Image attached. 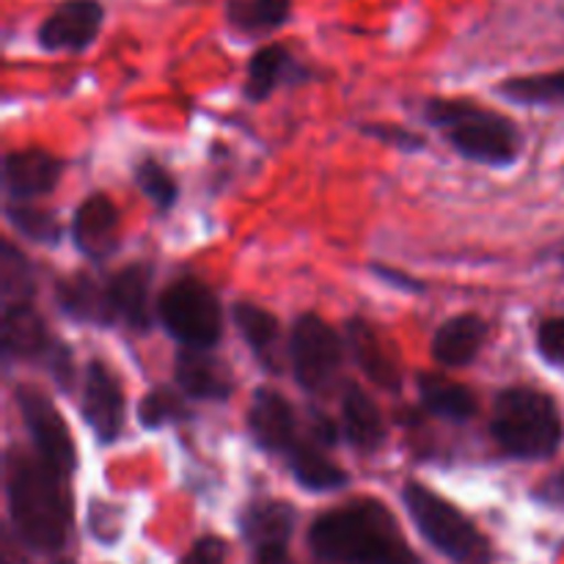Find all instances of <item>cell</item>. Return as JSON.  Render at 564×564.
I'll return each instance as SVG.
<instances>
[{
	"label": "cell",
	"instance_id": "6da1fadb",
	"mask_svg": "<svg viewBox=\"0 0 564 564\" xmlns=\"http://www.w3.org/2000/svg\"><path fill=\"white\" fill-rule=\"evenodd\" d=\"M6 499L14 532L39 554H55L69 538L72 507L64 477L39 455L11 449L6 457Z\"/></svg>",
	"mask_w": 564,
	"mask_h": 564
},
{
	"label": "cell",
	"instance_id": "7a4b0ae2",
	"mask_svg": "<svg viewBox=\"0 0 564 564\" xmlns=\"http://www.w3.org/2000/svg\"><path fill=\"white\" fill-rule=\"evenodd\" d=\"M308 545L325 564H416L394 516L372 499L319 516L308 532Z\"/></svg>",
	"mask_w": 564,
	"mask_h": 564
},
{
	"label": "cell",
	"instance_id": "3957f363",
	"mask_svg": "<svg viewBox=\"0 0 564 564\" xmlns=\"http://www.w3.org/2000/svg\"><path fill=\"white\" fill-rule=\"evenodd\" d=\"M422 116L438 127L446 141L466 160L490 169H507L521 158V132L516 121L496 110L479 108L471 99L433 97L424 102Z\"/></svg>",
	"mask_w": 564,
	"mask_h": 564
},
{
	"label": "cell",
	"instance_id": "277c9868",
	"mask_svg": "<svg viewBox=\"0 0 564 564\" xmlns=\"http://www.w3.org/2000/svg\"><path fill=\"white\" fill-rule=\"evenodd\" d=\"M490 433L507 455L518 460H545L562 444V413L549 394L512 386L496 397Z\"/></svg>",
	"mask_w": 564,
	"mask_h": 564
},
{
	"label": "cell",
	"instance_id": "5b68a950",
	"mask_svg": "<svg viewBox=\"0 0 564 564\" xmlns=\"http://www.w3.org/2000/svg\"><path fill=\"white\" fill-rule=\"evenodd\" d=\"M402 505H405L408 516L416 523L422 538L427 540L435 551L449 556L452 562L479 564L490 556L488 540L479 534V529L474 527L471 518L463 516L455 505L441 499L438 494H433V490L424 488V485L408 482L405 488H402Z\"/></svg>",
	"mask_w": 564,
	"mask_h": 564
},
{
	"label": "cell",
	"instance_id": "8992f818",
	"mask_svg": "<svg viewBox=\"0 0 564 564\" xmlns=\"http://www.w3.org/2000/svg\"><path fill=\"white\" fill-rule=\"evenodd\" d=\"M158 317L182 347L209 350L224 334L218 295L198 279H180L165 286L158 297Z\"/></svg>",
	"mask_w": 564,
	"mask_h": 564
},
{
	"label": "cell",
	"instance_id": "52a82bcc",
	"mask_svg": "<svg viewBox=\"0 0 564 564\" xmlns=\"http://www.w3.org/2000/svg\"><path fill=\"white\" fill-rule=\"evenodd\" d=\"M290 361L295 380L308 394L328 389L345 361V341L317 314H301L290 330Z\"/></svg>",
	"mask_w": 564,
	"mask_h": 564
},
{
	"label": "cell",
	"instance_id": "ba28073f",
	"mask_svg": "<svg viewBox=\"0 0 564 564\" xmlns=\"http://www.w3.org/2000/svg\"><path fill=\"white\" fill-rule=\"evenodd\" d=\"M17 405H20L22 422H25L36 455L55 474L69 479L72 471L77 468V446L55 402L36 386H20L17 389Z\"/></svg>",
	"mask_w": 564,
	"mask_h": 564
},
{
	"label": "cell",
	"instance_id": "9c48e42d",
	"mask_svg": "<svg viewBox=\"0 0 564 564\" xmlns=\"http://www.w3.org/2000/svg\"><path fill=\"white\" fill-rule=\"evenodd\" d=\"M105 9L99 0H64L39 25V47L47 53H83L99 36Z\"/></svg>",
	"mask_w": 564,
	"mask_h": 564
},
{
	"label": "cell",
	"instance_id": "30bf717a",
	"mask_svg": "<svg viewBox=\"0 0 564 564\" xmlns=\"http://www.w3.org/2000/svg\"><path fill=\"white\" fill-rule=\"evenodd\" d=\"M83 422L91 427L102 444H113L124 430V389L113 369L102 361H91L86 369V386H83Z\"/></svg>",
	"mask_w": 564,
	"mask_h": 564
},
{
	"label": "cell",
	"instance_id": "8fae6325",
	"mask_svg": "<svg viewBox=\"0 0 564 564\" xmlns=\"http://www.w3.org/2000/svg\"><path fill=\"white\" fill-rule=\"evenodd\" d=\"M119 209L102 193L88 196L80 207L75 209L69 235L77 251L91 262H102L119 248Z\"/></svg>",
	"mask_w": 564,
	"mask_h": 564
},
{
	"label": "cell",
	"instance_id": "7c38bea8",
	"mask_svg": "<svg viewBox=\"0 0 564 564\" xmlns=\"http://www.w3.org/2000/svg\"><path fill=\"white\" fill-rule=\"evenodd\" d=\"M248 430L253 441L273 455H290L292 446L301 441L295 408L275 389L253 391L251 408H248Z\"/></svg>",
	"mask_w": 564,
	"mask_h": 564
},
{
	"label": "cell",
	"instance_id": "4fadbf2b",
	"mask_svg": "<svg viewBox=\"0 0 564 564\" xmlns=\"http://www.w3.org/2000/svg\"><path fill=\"white\" fill-rule=\"evenodd\" d=\"M64 176V160L44 149H17L3 158V191L9 198L47 196Z\"/></svg>",
	"mask_w": 564,
	"mask_h": 564
},
{
	"label": "cell",
	"instance_id": "5bb4252c",
	"mask_svg": "<svg viewBox=\"0 0 564 564\" xmlns=\"http://www.w3.org/2000/svg\"><path fill=\"white\" fill-rule=\"evenodd\" d=\"M174 369L180 391L185 397H193V400L220 402L235 394L231 369L218 356L202 350V347H182L176 352Z\"/></svg>",
	"mask_w": 564,
	"mask_h": 564
},
{
	"label": "cell",
	"instance_id": "9a60e30c",
	"mask_svg": "<svg viewBox=\"0 0 564 564\" xmlns=\"http://www.w3.org/2000/svg\"><path fill=\"white\" fill-rule=\"evenodd\" d=\"M152 264L135 262L127 264L124 270L110 275L108 297H110V314H113V325H127L135 334H147L152 325V308H149V286H152Z\"/></svg>",
	"mask_w": 564,
	"mask_h": 564
},
{
	"label": "cell",
	"instance_id": "2e32d148",
	"mask_svg": "<svg viewBox=\"0 0 564 564\" xmlns=\"http://www.w3.org/2000/svg\"><path fill=\"white\" fill-rule=\"evenodd\" d=\"M347 345H350V352L352 358H356L358 369H361L378 389L389 391V394H400V364L391 356L383 336L372 328V323H367V319L361 317H352L350 323H347Z\"/></svg>",
	"mask_w": 564,
	"mask_h": 564
},
{
	"label": "cell",
	"instance_id": "e0dca14e",
	"mask_svg": "<svg viewBox=\"0 0 564 564\" xmlns=\"http://www.w3.org/2000/svg\"><path fill=\"white\" fill-rule=\"evenodd\" d=\"M55 341L50 339L47 325L36 312L33 301L3 306V352L6 358L20 361H47Z\"/></svg>",
	"mask_w": 564,
	"mask_h": 564
},
{
	"label": "cell",
	"instance_id": "ac0fdd59",
	"mask_svg": "<svg viewBox=\"0 0 564 564\" xmlns=\"http://www.w3.org/2000/svg\"><path fill=\"white\" fill-rule=\"evenodd\" d=\"M306 75L308 72L297 64L290 50L281 47V44H268V47L257 50L248 61L242 94H246L248 102H264L279 86L306 80Z\"/></svg>",
	"mask_w": 564,
	"mask_h": 564
},
{
	"label": "cell",
	"instance_id": "d6986e66",
	"mask_svg": "<svg viewBox=\"0 0 564 564\" xmlns=\"http://www.w3.org/2000/svg\"><path fill=\"white\" fill-rule=\"evenodd\" d=\"M488 339V323L479 314H457L446 319L433 336V356L441 367H468Z\"/></svg>",
	"mask_w": 564,
	"mask_h": 564
},
{
	"label": "cell",
	"instance_id": "ffe728a7",
	"mask_svg": "<svg viewBox=\"0 0 564 564\" xmlns=\"http://www.w3.org/2000/svg\"><path fill=\"white\" fill-rule=\"evenodd\" d=\"M55 303L75 323H91L102 325V328L113 325L108 284H99L88 273H75L61 279L58 286H55Z\"/></svg>",
	"mask_w": 564,
	"mask_h": 564
},
{
	"label": "cell",
	"instance_id": "44dd1931",
	"mask_svg": "<svg viewBox=\"0 0 564 564\" xmlns=\"http://www.w3.org/2000/svg\"><path fill=\"white\" fill-rule=\"evenodd\" d=\"M295 507L286 505V501H253V505L242 512L240 532L257 551L286 549V543H290L292 538V529H295Z\"/></svg>",
	"mask_w": 564,
	"mask_h": 564
},
{
	"label": "cell",
	"instance_id": "7402d4cb",
	"mask_svg": "<svg viewBox=\"0 0 564 564\" xmlns=\"http://www.w3.org/2000/svg\"><path fill=\"white\" fill-rule=\"evenodd\" d=\"M341 430L358 452H375L386 441V424L372 397L358 386H347L341 397Z\"/></svg>",
	"mask_w": 564,
	"mask_h": 564
},
{
	"label": "cell",
	"instance_id": "603a6c76",
	"mask_svg": "<svg viewBox=\"0 0 564 564\" xmlns=\"http://www.w3.org/2000/svg\"><path fill=\"white\" fill-rule=\"evenodd\" d=\"M419 397H422V405L427 408L433 416L446 419V422H468V419L477 416V397L468 386L455 383L446 375L438 372H422L419 375Z\"/></svg>",
	"mask_w": 564,
	"mask_h": 564
},
{
	"label": "cell",
	"instance_id": "cb8c5ba5",
	"mask_svg": "<svg viewBox=\"0 0 564 564\" xmlns=\"http://www.w3.org/2000/svg\"><path fill=\"white\" fill-rule=\"evenodd\" d=\"M235 323L240 328V336L246 339V345L251 347V352L257 356V361L262 364L270 372H279V339H281V325L268 308L257 306V303H237L235 306Z\"/></svg>",
	"mask_w": 564,
	"mask_h": 564
},
{
	"label": "cell",
	"instance_id": "d4e9b609",
	"mask_svg": "<svg viewBox=\"0 0 564 564\" xmlns=\"http://www.w3.org/2000/svg\"><path fill=\"white\" fill-rule=\"evenodd\" d=\"M286 466H290L297 485L312 490V494H328V490H339L350 482L345 468L328 460L312 441H297L290 449V455H286Z\"/></svg>",
	"mask_w": 564,
	"mask_h": 564
},
{
	"label": "cell",
	"instance_id": "484cf974",
	"mask_svg": "<svg viewBox=\"0 0 564 564\" xmlns=\"http://www.w3.org/2000/svg\"><path fill=\"white\" fill-rule=\"evenodd\" d=\"M292 17V0H226L224 20L242 36L279 31Z\"/></svg>",
	"mask_w": 564,
	"mask_h": 564
},
{
	"label": "cell",
	"instance_id": "4316f807",
	"mask_svg": "<svg viewBox=\"0 0 564 564\" xmlns=\"http://www.w3.org/2000/svg\"><path fill=\"white\" fill-rule=\"evenodd\" d=\"M496 91L516 105H564V72L510 77Z\"/></svg>",
	"mask_w": 564,
	"mask_h": 564
},
{
	"label": "cell",
	"instance_id": "83f0119b",
	"mask_svg": "<svg viewBox=\"0 0 564 564\" xmlns=\"http://www.w3.org/2000/svg\"><path fill=\"white\" fill-rule=\"evenodd\" d=\"M185 394L169 389V386H158V389L147 391L143 400L138 402V422L147 430L165 427V424H176L191 419V408L182 400Z\"/></svg>",
	"mask_w": 564,
	"mask_h": 564
},
{
	"label": "cell",
	"instance_id": "f1b7e54d",
	"mask_svg": "<svg viewBox=\"0 0 564 564\" xmlns=\"http://www.w3.org/2000/svg\"><path fill=\"white\" fill-rule=\"evenodd\" d=\"M0 284H3V306L33 301V292H36L31 264L9 240L3 242V251H0Z\"/></svg>",
	"mask_w": 564,
	"mask_h": 564
},
{
	"label": "cell",
	"instance_id": "f546056e",
	"mask_svg": "<svg viewBox=\"0 0 564 564\" xmlns=\"http://www.w3.org/2000/svg\"><path fill=\"white\" fill-rule=\"evenodd\" d=\"M6 218L14 226L17 235H22L31 242H39V246H58L61 235H64V229H61V224L55 220V215L44 213V209L14 207V204H9V207H6Z\"/></svg>",
	"mask_w": 564,
	"mask_h": 564
},
{
	"label": "cell",
	"instance_id": "4dcf8cb0",
	"mask_svg": "<svg viewBox=\"0 0 564 564\" xmlns=\"http://www.w3.org/2000/svg\"><path fill=\"white\" fill-rule=\"evenodd\" d=\"M132 174H135V185L141 187L143 196H147L160 213H169V209L174 207L176 198H180V185H176L174 176H171L158 160L143 158Z\"/></svg>",
	"mask_w": 564,
	"mask_h": 564
},
{
	"label": "cell",
	"instance_id": "1f68e13d",
	"mask_svg": "<svg viewBox=\"0 0 564 564\" xmlns=\"http://www.w3.org/2000/svg\"><path fill=\"white\" fill-rule=\"evenodd\" d=\"M361 132L378 138L386 147H397L400 152H419V149L427 147V138L397 124H364Z\"/></svg>",
	"mask_w": 564,
	"mask_h": 564
},
{
	"label": "cell",
	"instance_id": "d6a6232c",
	"mask_svg": "<svg viewBox=\"0 0 564 564\" xmlns=\"http://www.w3.org/2000/svg\"><path fill=\"white\" fill-rule=\"evenodd\" d=\"M538 350L549 364L564 367V317H551L540 323Z\"/></svg>",
	"mask_w": 564,
	"mask_h": 564
},
{
	"label": "cell",
	"instance_id": "836d02e7",
	"mask_svg": "<svg viewBox=\"0 0 564 564\" xmlns=\"http://www.w3.org/2000/svg\"><path fill=\"white\" fill-rule=\"evenodd\" d=\"M229 562V549L220 538H202L193 543L182 564H226Z\"/></svg>",
	"mask_w": 564,
	"mask_h": 564
},
{
	"label": "cell",
	"instance_id": "e575fe53",
	"mask_svg": "<svg viewBox=\"0 0 564 564\" xmlns=\"http://www.w3.org/2000/svg\"><path fill=\"white\" fill-rule=\"evenodd\" d=\"M532 496L538 501H543V505H554V507L564 505V471H556L551 474V477H545L543 482L534 488Z\"/></svg>",
	"mask_w": 564,
	"mask_h": 564
},
{
	"label": "cell",
	"instance_id": "d590c367",
	"mask_svg": "<svg viewBox=\"0 0 564 564\" xmlns=\"http://www.w3.org/2000/svg\"><path fill=\"white\" fill-rule=\"evenodd\" d=\"M372 273L378 275V279L389 281L391 286H400V290H405V292H424V284H422V281L411 279V275L400 273V270L386 268V264H372Z\"/></svg>",
	"mask_w": 564,
	"mask_h": 564
},
{
	"label": "cell",
	"instance_id": "8d00e7d4",
	"mask_svg": "<svg viewBox=\"0 0 564 564\" xmlns=\"http://www.w3.org/2000/svg\"><path fill=\"white\" fill-rule=\"evenodd\" d=\"M336 435H339V430H336V424L330 422L325 413H314L312 419V438H317L319 444H336Z\"/></svg>",
	"mask_w": 564,
	"mask_h": 564
},
{
	"label": "cell",
	"instance_id": "74e56055",
	"mask_svg": "<svg viewBox=\"0 0 564 564\" xmlns=\"http://www.w3.org/2000/svg\"><path fill=\"white\" fill-rule=\"evenodd\" d=\"M257 564H295L286 549H264L257 551Z\"/></svg>",
	"mask_w": 564,
	"mask_h": 564
},
{
	"label": "cell",
	"instance_id": "f35d334b",
	"mask_svg": "<svg viewBox=\"0 0 564 564\" xmlns=\"http://www.w3.org/2000/svg\"><path fill=\"white\" fill-rule=\"evenodd\" d=\"M560 259H562V264H564V240H562V246H560Z\"/></svg>",
	"mask_w": 564,
	"mask_h": 564
},
{
	"label": "cell",
	"instance_id": "ab89813d",
	"mask_svg": "<svg viewBox=\"0 0 564 564\" xmlns=\"http://www.w3.org/2000/svg\"><path fill=\"white\" fill-rule=\"evenodd\" d=\"M58 564H75V562H69V560H66V562H58Z\"/></svg>",
	"mask_w": 564,
	"mask_h": 564
}]
</instances>
